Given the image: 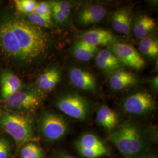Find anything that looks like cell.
Instances as JSON below:
<instances>
[{
  "label": "cell",
  "mask_w": 158,
  "mask_h": 158,
  "mask_svg": "<svg viewBox=\"0 0 158 158\" xmlns=\"http://www.w3.org/2000/svg\"><path fill=\"white\" fill-rule=\"evenodd\" d=\"M54 158H76L73 156H72L67 153L60 152L57 154Z\"/></svg>",
  "instance_id": "obj_30"
},
{
  "label": "cell",
  "mask_w": 158,
  "mask_h": 158,
  "mask_svg": "<svg viewBox=\"0 0 158 158\" xmlns=\"http://www.w3.org/2000/svg\"><path fill=\"white\" fill-rule=\"evenodd\" d=\"M35 12L37 13L40 15L42 16L46 19L52 21L51 19V7L49 2L41 1L40 2H37L35 8Z\"/></svg>",
  "instance_id": "obj_26"
},
{
  "label": "cell",
  "mask_w": 158,
  "mask_h": 158,
  "mask_svg": "<svg viewBox=\"0 0 158 158\" xmlns=\"http://www.w3.org/2000/svg\"><path fill=\"white\" fill-rule=\"evenodd\" d=\"M106 14V8L102 6L99 5L89 6L79 12L77 21L80 25L88 26L100 22L105 17Z\"/></svg>",
  "instance_id": "obj_14"
},
{
  "label": "cell",
  "mask_w": 158,
  "mask_h": 158,
  "mask_svg": "<svg viewBox=\"0 0 158 158\" xmlns=\"http://www.w3.org/2000/svg\"><path fill=\"white\" fill-rule=\"evenodd\" d=\"M0 47L8 56L21 60L19 42L8 19L0 25Z\"/></svg>",
  "instance_id": "obj_10"
},
{
  "label": "cell",
  "mask_w": 158,
  "mask_h": 158,
  "mask_svg": "<svg viewBox=\"0 0 158 158\" xmlns=\"http://www.w3.org/2000/svg\"><path fill=\"white\" fill-rule=\"evenodd\" d=\"M96 120L104 130L111 131L117 127L118 117L117 114L111 108L102 106L97 111Z\"/></svg>",
  "instance_id": "obj_17"
},
{
  "label": "cell",
  "mask_w": 158,
  "mask_h": 158,
  "mask_svg": "<svg viewBox=\"0 0 158 158\" xmlns=\"http://www.w3.org/2000/svg\"><path fill=\"white\" fill-rule=\"evenodd\" d=\"M69 79L71 83L80 90L87 91L96 90V77L89 72L80 68H71L69 71Z\"/></svg>",
  "instance_id": "obj_11"
},
{
  "label": "cell",
  "mask_w": 158,
  "mask_h": 158,
  "mask_svg": "<svg viewBox=\"0 0 158 158\" xmlns=\"http://www.w3.org/2000/svg\"><path fill=\"white\" fill-rule=\"evenodd\" d=\"M151 85L153 87L156 89H158V77H155L154 79L151 81Z\"/></svg>",
  "instance_id": "obj_32"
},
{
  "label": "cell",
  "mask_w": 158,
  "mask_h": 158,
  "mask_svg": "<svg viewBox=\"0 0 158 158\" xmlns=\"http://www.w3.org/2000/svg\"><path fill=\"white\" fill-rule=\"evenodd\" d=\"M49 4L51 6V11L52 14H53V16L54 19H55V21L57 23H62L64 22H65V21L68 19L66 17H65V15L63 14L62 12L60 10V9L58 8V6H56L55 1L49 2Z\"/></svg>",
  "instance_id": "obj_27"
},
{
  "label": "cell",
  "mask_w": 158,
  "mask_h": 158,
  "mask_svg": "<svg viewBox=\"0 0 158 158\" xmlns=\"http://www.w3.org/2000/svg\"><path fill=\"white\" fill-rule=\"evenodd\" d=\"M138 49L142 54L151 57H155L158 54V40L147 36L141 40Z\"/></svg>",
  "instance_id": "obj_22"
},
{
  "label": "cell",
  "mask_w": 158,
  "mask_h": 158,
  "mask_svg": "<svg viewBox=\"0 0 158 158\" xmlns=\"http://www.w3.org/2000/svg\"><path fill=\"white\" fill-rule=\"evenodd\" d=\"M81 40L97 47L98 46L111 45L115 42V38L111 32L107 30L91 29L83 34Z\"/></svg>",
  "instance_id": "obj_12"
},
{
  "label": "cell",
  "mask_w": 158,
  "mask_h": 158,
  "mask_svg": "<svg viewBox=\"0 0 158 158\" xmlns=\"http://www.w3.org/2000/svg\"><path fill=\"white\" fill-rule=\"evenodd\" d=\"M14 3L18 11L28 15L34 12L37 2L34 0H15Z\"/></svg>",
  "instance_id": "obj_24"
},
{
  "label": "cell",
  "mask_w": 158,
  "mask_h": 158,
  "mask_svg": "<svg viewBox=\"0 0 158 158\" xmlns=\"http://www.w3.org/2000/svg\"><path fill=\"white\" fill-rule=\"evenodd\" d=\"M139 158H158L156 155L151 153H144Z\"/></svg>",
  "instance_id": "obj_31"
},
{
  "label": "cell",
  "mask_w": 158,
  "mask_h": 158,
  "mask_svg": "<svg viewBox=\"0 0 158 158\" xmlns=\"http://www.w3.org/2000/svg\"><path fill=\"white\" fill-rule=\"evenodd\" d=\"M156 26L152 18L148 15L139 17L134 23L133 33L137 39L142 40L148 36Z\"/></svg>",
  "instance_id": "obj_20"
},
{
  "label": "cell",
  "mask_w": 158,
  "mask_h": 158,
  "mask_svg": "<svg viewBox=\"0 0 158 158\" xmlns=\"http://www.w3.org/2000/svg\"><path fill=\"white\" fill-rule=\"evenodd\" d=\"M136 83L137 79L134 74L123 70L114 72L109 80L110 85L114 90L124 89Z\"/></svg>",
  "instance_id": "obj_18"
},
{
  "label": "cell",
  "mask_w": 158,
  "mask_h": 158,
  "mask_svg": "<svg viewBox=\"0 0 158 158\" xmlns=\"http://www.w3.org/2000/svg\"><path fill=\"white\" fill-rule=\"evenodd\" d=\"M0 85L1 97L5 100L8 96L20 90L22 81L11 71L5 70L0 76Z\"/></svg>",
  "instance_id": "obj_16"
},
{
  "label": "cell",
  "mask_w": 158,
  "mask_h": 158,
  "mask_svg": "<svg viewBox=\"0 0 158 158\" xmlns=\"http://www.w3.org/2000/svg\"><path fill=\"white\" fill-rule=\"evenodd\" d=\"M22 158H44V153L40 147L33 143H29L21 151Z\"/></svg>",
  "instance_id": "obj_23"
},
{
  "label": "cell",
  "mask_w": 158,
  "mask_h": 158,
  "mask_svg": "<svg viewBox=\"0 0 158 158\" xmlns=\"http://www.w3.org/2000/svg\"><path fill=\"white\" fill-rule=\"evenodd\" d=\"M60 79V70L56 68H52L48 69L40 76L37 83L41 90L50 91L56 86Z\"/></svg>",
  "instance_id": "obj_19"
},
{
  "label": "cell",
  "mask_w": 158,
  "mask_h": 158,
  "mask_svg": "<svg viewBox=\"0 0 158 158\" xmlns=\"http://www.w3.org/2000/svg\"><path fill=\"white\" fill-rule=\"evenodd\" d=\"M96 63L98 68L107 73L118 71L123 65L111 51L107 49L102 50L97 53Z\"/></svg>",
  "instance_id": "obj_15"
},
{
  "label": "cell",
  "mask_w": 158,
  "mask_h": 158,
  "mask_svg": "<svg viewBox=\"0 0 158 158\" xmlns=\"http://www.w3.org/2000/svg\"><path fill=\"white\" fill-rule=\"evenodd\" d=\"M110 140L125 158H139L145 153L147 142L141 128L128 121L117 127Z\"/></svg>",
  "instance_id": "obj_2"
},
{
  "label": "cell",
  "mask_w": 158,
  "mask_h": 158,
  "mask_svg": "<svg viewBox=\"0 0 158 158\" xmlns=\"http://www.w3.org/2000/svg\"><path fill=\"white\" fill-rule=\"evenodd\" d=\"M29 22L34 25L38 26L40 27H49L52 25V21H49L45 18L40 15L36 12H32L28 15Z\"/></svg>",
  "instance_id": "obj_25"
},
{
  "label": "cell",
  "mask_w": 158,
  "mask_h": 158,
  "mask_svg": "<svg viewBox=\"0 0 158 158\" xmlns=\"http://www.w3.org/2000/svg\"><path fill=\"white\" fill-rule=\"evenodd\" d=\"M55 105L66 115L80 121L87 118L90 111L89 102L77 93H69L60 96Z\"/></svg>",
  "instance_id": "obj_4"
},
{
  "label": "cell",
  "mask_w": 158,
  "mask_h": 158,
  "mask_svg": "<svg viewBox=\"0 0 158 158\" xmlns=\"http://www.w3.org/2000/svg\"><path fill=\"white\" fill-rule=\"evenodd\" d=\"M97 51V47L91 45L81 40L74 45L72 53L79 61L87 62L91 59Z\"/></svg>",
  "instance_id": "obj_21"
},
{
  "label": "cell",
  "mask_w": 158,
  "mask_h": 158,
  "mask_svg": "<svg viewBox=\"0 0 158 158\" xmlns=\"http://www.w3.org/2000/svg\"><path fill=\"white\" fill-rule=\"evenodd\" d=\"M11 150V147L8 141L0 138V158H8Z\"/></svg>",
  "instance_id": "obj_28"
},
{
  "label": "cell",
  "mask_w": 158,
  "mask_h": 158,
  "mask_svg": "<svg viewBox=\"0 0 158 158\" xmlns=\"http://www.w3.org/2000/svg\"><path fill=\"white\" fill-rule=\"evenodd\" d=\"M8 20L19 42L21 60L32 62L45 52L48 40L39 28L22 18H12Z\"/></svg>",
  "instance_id": "obj_1"
},
{
  "label": "cell",
  "mask_w": 158,
  "mask_h": 158,
  "mask_svg": "<svg viewBox=\"0 0 158 158\" xmlns=\"http://www.w3.org/2000/svg\"><path fill=\"white\" fill-rule=\"evenodd\" d=\"M75 146L79 154L84 158H100L110 153L104 142L92 133L80 136L75 142Z\"/></svg>",
  "instance_id": "obj_6"
},
{
  "label": "cell",
  "mask_w": 158,
  "mask_h": 158,
  "mask_svg": "<svg viewBox=\"0 0 158 158\" xmlns=\"http://www.w3.org/2000/svg\"><path fill=\"white\" fill-rule=\"evenodd\" d=\"M123 107L126 112L131 114L143 115L155 110V102L148 92L139 91L125 99Z\"/></svg>",
  "instance_id": "obj_7"
},
{
  "label": "cell",
  "mask_w": 158,
  "mask_h": 158,
  "mask_svg": "<svg viewBox=\"0 0 158 158\" xmlns=\"http://www.w3.org/2000/svg\"><path fill=\"white\" fill-rule=\"evenodd\" d=\"M110 51L123 64L135 70H139L145 66V60L135 49L124 42H115L111 44Z\"/></svg>",
  "instance_id": "obj_8"
},
{
  "label": "cell",
  "mask_w": 158,
  "mask_h": 158,
  "mask_svg": "<svg viewBox=\"0 0 158 158\" xmlns=\"http://www.w3.org/2000/svg\"><path fill=\"white\" fill-rule=\"evenodd\" d=\"M40 124L42 134L51 141L62 139L68 131L66 121L61 115L55 113H44L40 118Z\"/></svg>",
  "instance_id": "obj_5"
},
{
  "label": "cell",
  "mask_w": 158,
  "mask_h": 158,
  "mask_svg": "<svg viewBox=\"0 0 158 158\" xmlns=\"http://www.w3.org/2000/svg\"><path fill=\"white\" fill-rule=\"evenodd\" d=\"M111 23L114 31L118 33L129 35L132 28V18L129 10L122 8L113 13Z\"/></svg>",
  "instance_id": "obj_13"
},
{
  "label": "cell",
  "mask_w": 158,
  "mask_h": 158,
  "mask_svg": "<svg viewBox=\"0 0 158 158\" xmlns=\"http://www.w3.org/2000/svg\"><path fill=\"white\" fill-rule=\"evenodd\" d=\"M5 101L10 107L25 111H33L40 106L41 97L35 92L19 90L8 96Z\"/></svg>",
  "instance_id": "obj_9"
},
{
  "label": "cell",
  "mask_w": 158,
  "mask_h": 158,
  "mask_svg": "<svg viewBox=\"0 0 158 158\" xmlns=\"http://www.w3.org/2000/svg\"><path fill=\"white\" fill-rule=\"evenodd\" d=\"M55 2L60 10L62 12L65 17L68 18L71 11V6L69 2L65 1H55Z\"/></svg>",
  "instance_id": "obj_29"
},
{
  "label": "cell",
  "mask_w": 158,
  "mask_h": 158,
  "mask_svg": "<svg viewBox=\"0 0 158 158\" xmlns=\"http://www.w3.org/2000/svg\"><path fill=\"white\" fill-rule=\"evenodd\" d=\"M0 128L11 136L18 146L28 143L34 139L32 120L20 114L10 112L1 113Z\"/></svg>",
  "instance_id": "obj_3"
}]
</instances>
